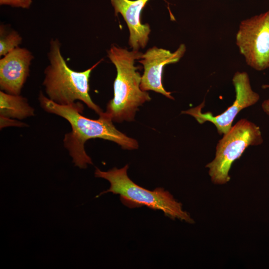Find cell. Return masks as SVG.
Instances as JSON below:
<instances>
[{
  "label": "cell",
  "mask_w": 269,
  "mask_h": 269,
  "mask_svg": "<svg viewBox=\"0 0 269 269\" xmlns=\"http://www.w3.org/2000/svg\"><path fill=\"white\" fill-rule=\"evenodd\" d=\"M38 100L44 111L63 118L70 124L72 131L65 134L64 145L75 165L80 168H85L88 164H92V159L84 148L85 143L90 139L102 138L112 141L125 149H134L138 147L135 139L116 128L113 120L105 112L99 115L98 119L92 120L81 115L84 108L80 102L60 105L46 97L42 92Z\"/></svg>",
  "instance_id": "obj_1"
},
{
  "label": "cell",
  "mask_w": 269,
  "mask_h": 269,
  "mask_svg": "<svg viewBox=\"0 0 269 269\" xmlns=\"http://www.w3.org/2000/svg\"><path fill=\"white\" fill-rule=\"evenodd\" d=\"M143 53L138 50L129 51L115 45L108 51V57L117 69L114 82V97L108 103L105 113L113 121L121 123L134 121L139 106L151 98L140 88L141 76L134 65Z\"/></svg>",
  "instance_id": "obj_2"
},
{
  "label": "cell",
  "mask_w": 269,
  "mask_h": 269,
  "mask_svg": "<svg viewBox=\"0 0 269 269\" xmlns=\"http://www.w3.org/2000/svg\"><path fill=\"white\" fill-rule=\"evenodd\" d=\"M60 47L57 38L51 39L48 53L49 64L44 70L43 82L47 97L63 105L81 101L100 115L103 112L90 97L89 82L92 71L102 59L84 71H75L68 66L61 53Z\"/></svg>",
  "instance_id": "obj_3"
},
{
  "label": "cell",
  "mask_w": 269,
  "mask_h": 269,
  "mask_svg": "<svg viewBox=\"0 0 269 269\" xmlns=\"http://www.w3.org/2000/svg\"><path fill=\"white\" fill-rule=\"evenodd\" d=\"M128 165L121 168L114 167L107 171L96 168L95 176L104 178L110 184V188L101 192L96 197L112 192L119 194L121 202L130 208L145 206L151 209L162 211L172 219H178L189 223L194 222L189 214L182 209V204L163 188L150 191L133 182L127 174Z\"/></svg>",
  "instance_id": "obj_4"
},
{
  "label": "cell",
  "mask_w": 269,
  "mask_h": 269,
  "mask_svg": "<svg viewBox=\"0 0 269 269\" xmlns=\"http://www.w3.org/2000/svg\"><path fill=\"white\" fill-rule=\"evenodd\" d=\"M263 142L260 128L245 119L239 120L218 141L214 159L208 164L212 181L217 184L228 182L232 163L251 145Z\"/></svg>",
  "instance_id": "obj_5"
},
{
  "label": "cell",
  "mask_w": 269,
  "mask_h": 269,
  "mask_svg": "<svg viewBox=\"0 0 269 269\" xmlns=\"http://www.w3.org/2000/svg\"><path fill=\"white\" fill-rule=\"evenodd\" d=\"M236 44L248 65L258 71L269 68V10L241 22Z\"/></svg>",
  "instance_id": "obj_6"
},
{
  "label": "cell",
  "mask_w": 269,
  "mask_h": 269,
  "mask_svg": "<svg viewBox=\"0 0 269 269\" xmlns=\"http://www.w3.org/2000/svg\"><path fill=\"white\" fill-rule=\"evenodd\" d=\"M233 83L236 92L235 100L222 114L213 116L210 112L202 113L204 101L199 106L183 111L181 113L192 116L200 124L210 122L215 126L220 134H226L232 128L233 121L239 113L255 104L260 100V95L252 89L246 72H237L233 78Z\"/></svg>",
  "instance_id": "obj_7"
},
{
  "label": "cell",
  "mask_w": 269,
  "mask_h": 269,
  "mask_svg": "<svg viewBox=\"0 0 269 269\" xmlns=\"http://www.w3.org/2000/svg\"><path fill=\"white\" fill-rule=\"evenodd\" d=\"M185 51L186 47L182 44L174 52L153 46L142 54L141 60L139 61L144 67L140 84L141 90L153 91L173 100L171 92L166 91L163 88L162 82L163 69L166 64L178 62Z\"/></svg>",
  "instance_id": "obj_8"
},
{
  "label": "cell",
  "mask_w": 269,
  "mask_h": 269,
  "mask_svg": "<svg viewBox=\"0 0 269 269\" xmlns=\"http://www.w3.org/2000/svg\"><path fill=\"white\" fill-rule=\"evenodd\" d=\"M33 56L25 48L17 47L0 60V88L5 93L20 95L29 76Z\"/></svg>",
  "instance_id": "obj_9"
},
{
  "label": "cell",
  "mask_w": 269,
  "mask_h": 269,
  "mask_svg": "<svg viewBox=\"0 0 269 269\" xmlns=\"http://www.w3.org/2000/svg\"><path fill=\"white\" fill-rule=\"evenodd\" d=\"M149 0H111L115 14H121L130 31L129 44L134 50L144 48L148 41L150 32L149 25L142 24L140 14Z\"/></svg>",
  "instance_id": "obj_10"
},
{
  "label": "cell",
  "mask_w": 269,
  "mask_h": 269,
  "mask_svg": "<svg viewBox=\"0 0 269 269\" xmlns=\"http://www.w3.org/2000/svg\"><path fill=\"white\" fill-rule=\"evenodd\" d=\"M34 115L25 98L0 91V117L22 120Z\"/></svg>",
  "instance_id": "obj_11"
},
{
  "label": "cell",
  "mask_w": 269,
  "mask_h": 269,
  "mask_svg": "<svg viewBox=\"0 0 269 269\" xmlns=\"http://www.w3.org/2000/svg\"><path fill=\"white\" fill-rule=\"evenodd\" d=\"M22 37L14 30H10L3 25L0 26V56H4L18 47Z\"/></svg>",
  "instance_id": "obj_12"
},
{
  "label": "cell",
  "mask_w": 269,
  "mask_h": 269,
  "mask_svg": "<svg viewBox=\"0 0 269 269\" xmlns=\"http://www.w3.org/2000/svg\"><path fill=\"white\" fill-rule=\"evenodd\" d=\"M31 3L32 0H0V5L22 8H29Z\"/></svg>",
  "instance_id": "obj_13"
},
{
  "label": "cell",
  "mask_w": 269,
  "mask_h": 269,
  "mask_svg": "<svg viewBox=\"0 0 269 269\" xmlns=\"http://www.w3.org/2000/svg\"><path fill=\"white\" fill-rule=\"evenodd\" d=\"M0 129L8 126L23 127L26 126L25 124L22 123L13 119L0 117Z\"/></svg>",
  "instance_id": "obj_14"
},
{
  "label": "cell",
  "mask_w": 269,
  "mask_h": 269,
  "mask_svg": "<svg viewBox=\"0 0 269 269\" xmlns=\"http://www.w3.org/2000/svg\"><path fill=\"white\" fill-rule=\"evenodd\" d=\"M262 108L263 111L269 116V98L263 102L262 104Z\"/></svg>",
  "instance_id": "obj_15"
},
{
  "label": "cell",
  "mask_w": 269,
  "mask_h": 269,
  "mask_svg": "<svg viewBox=\"0 0 269 269\" xmlns=\"http://www.w3.org/2000/svg\"><path fill=\"white\" fill-rule=\"evenodd\" d=\"M262 88L264 89H269V84L263 85L262 86Z\"/></svg>",
  "instance_id": "obj_16"
}]
</instances>
